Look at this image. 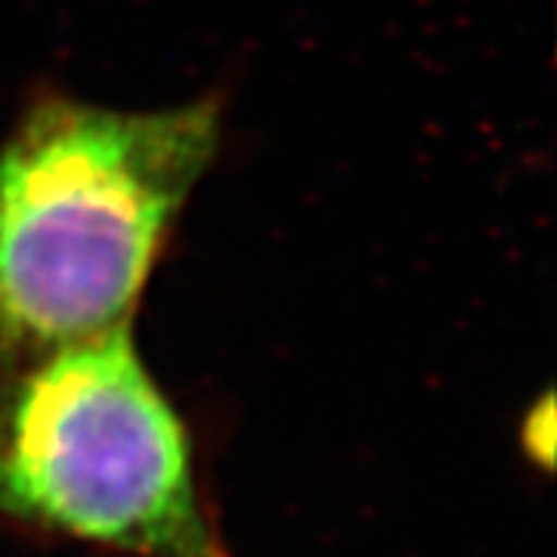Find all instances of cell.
Wrapping results in <instances>:
<instances>
[{"mask_svg":"<svg viewBox=\"0 0 557 557\" xmlns=\"http://www.w3.org/2000/svg\"><path fill=\"white\" fill-rule=\"evenodd\" d=\"M211 102H38L0 143V347L131 325L161 242L218 149Z\"/></svg>","mask_w":557,"mask_h":557,"instance_id":"6da1fadb","label":"cell"},{"mask_svg":"<svg viewBox=\"0 0 557 557\" xmlns=\"http://www.w3.org/2000/svg\"><path fill=\"white\" fill-rule=\"evenodd\" d=\"M0 518L131 557H230L189 428L131 325L0 347Z\"/></svg>","mask_w":557,"mask_h":557,"instance_id":"7a4b0ae2","label":"cell"}]
</instances>
